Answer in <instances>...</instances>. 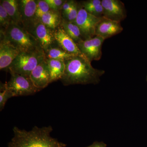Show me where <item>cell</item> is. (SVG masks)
<instances>
[{"label":"cell","mask_w":147,"mask_h":147,"mask_svg":"<svg viewBox=\"0 0 147 147\" xmlns=\"http://www.w3.org/2000/svg\"><path fill=\"white\" fill-rule=\"evenodd\" d=\"M64 62L65 70L61 79L64 86L98 84L105 72L94 68L91 62L83 55H75Z\"/></svg>","instance_id":"cell-1"},{"label":"cell","mask_w":147,"mask_h":147,"mask_svg":"<svg viewBox=\"0 0 147 147\" xmlns=\"http://www.w3.org/2000/svg\"><path fill=\"white\" fill-rule=\"evenodd\" d=\"M53 130L51 126H35L29 131L14 127L13 137L8 147H65V144L50 136Z\"/></svg>","instance_id":"cell-2"},{"label":"cell","mask_w":147,"mask_h":147,"mask_svg":"<svg viewBox=\"0 0 147 147\" xmlns=\"http://www.w3.org/2000/svg\"><path fill=\"white\" fill-rule=\"evenodd\" d=\"M0 32L21 52L41 48L35 38L29 32L12 21L6 30L1 29Z\"/></svg>","instance_id":"cell-3"},{"label":"cell","mask_w":147,"mask_h":147,"mask_svg":"<svg viewBox=\"0 0 147 147\" xmlns=\"http://www.w3.org/2000/svg\"><path fill=\"white\" fill-rule=\"evenodd\" d=\"M46 59L42 48L21 52L7 68L9 73L30 76L32 71Z\"/></svg>","instance_id":"cell-4"},{"label":"cell","mask_w":147,"mask_h":147,"mask_svg":"<svg viewBox=\"0 0 147 147\" xmlns=\"http://www.w3.org/2000/svg\"><path fill=\"white\" fill-rule=\"evenodd\" d=\"M10 80L6 83L13 97L30 95L40 90L35 86L30 76L11 73Z\"/></svg>","instance_id":"cell-5"},{"label":"cell","mask_w":147,"mask_h":147,"mask_svg":"<svg viewBox=\"0 0 147 147\" xmlns=\"http://www.w3.org/2000/svg\"><path fill=\"white\" fill-rule=\"evenodd\" d=\"M27 30L34 37L44 52L57 45L54 37V31L45 26L38 20H35Z\"/></svg>","instance_id":"cell-6"},{"label":"cell","mask_w":147,"mask_h":147,"mask_svg":"<svg viewBox=\"0 0 147 147\" xmlns=\"http://www.w3.org/2000/svg\"><path fill=\"white\" fill-rule=\"evenodd\" d=\"M100 18L90 14L79 5L78 15L74 23L79 27L84 40L95 36L96 28Z\"/></svg>","instance_id":"cell-7"},{"label":"cell","mask_w":147,"mask_h":147,"mask_svg":"<svg viewBox=\"0 0 147 147\" xmlns=\"http://www.w3.org/2000/svg\"><path fill=\"white\" fill-rule=\"evenodd\" d=\"M105 40L100 36H95L90 39L82 40L76 44L82 55L91 62L101 59L102 43Z\"/></svg>","instance_id":"cell-8"},{"label":"cell","mask_w":147,"mask_h":147,"mask_svg":"<svg viewBox=\"0 0 147 147\" xmlns=\"http://www.w3.org/2000/svg\"><path fill=\"white\" fill-rule=\"evenodd\" d=\"M103 16L110 20L121 22L127 17L124 4L119 0H102Z\"/></svg>","instance_id":"cell-9"},{"label":"cell","mask_w":147,"mask_h":147,"mask_svg":"<svg viewBox=\"0 0 147 147\" xmlns=\"http://www.w3.org/2000/svg\"><path fill=\"white\" fill-rule=\"evenodd\" d=\"M0 34V69L7 70L21 52L6 39L2 34Z\"/></svg>","instance_id":"cell-10"},{"label":"cell","mask_w":147,"mask_h":147,"mask_svg":"<svg viewBox=\"0 0 147 147\" xmlns=\"http://www.w3.org/2000/svg\"><path fill=\"white\" fill-rule=\"evenodd\" d=\"M123 30L121 23L105 18L101 17L98 23L95 30V36L105 40L120 33Z\"/></svg>","instance_id":"cell-11"},{"label":"cell","mask_w":147,"mask_h":147,"mask_svg":"<svg viewBox=\"0 0 147 147\" xmlns=\"http://www.w3.org/2000/svg\"><path fill=\"white\" fill-rule=\"evenodd\" d=\"M54 34L56 44L63 50L72 55H83L76 42L66 33L61 27H58L54 30Z\"/></svg>","instance_id":"cell-12"},{"label":"cell","mask_w":147,"mask_h":147,"mask_svg":"<svg viewBox=\"0 0 147 147\" xmlns=\"http://www.w3.org/2000/svg\"><path fill=\"white\" fill-rule=\"evenodd\" d=\"M30 77L35 86L40 90L51 83L50 72L46 59L32 71Z\"/></svg>","instance_id":"cell-13"},{"label":"cell","mask_w":147,"mask_h":147,"mask_svg":"<svg viewBox=\"0 0 147 147\" xmlns=\"http://www.w3.org/2000/svg\"><path fill=\"white\" fill-rule=\"evenodd\" d=\"M19 11L24 28L27 30L36 19V1L18 0Z\"/></svg>","instance_id":"cell-14"},{"label":"cell","mask_w":147,"mask_h":147,"mask_svg":"<svg viewBox=\"0 0 147 147\" xmlns=\"http://www.w3.org/2000/svg\"><path fill=\"white\" fill-rule=\"evenodd\" d=\"M0 4L6 11L12 22L24 28L19 11L18 0H1Z\"/></svg>","instance_id":"cell-15"},{"label":"cell","mask_w":147,"mask_h":147,"mask_svg":"<svg viewBox=\"0 0 147 147\" xmlns=\"http://www.w3.org/2000/svg\"><path fill=\"white\" fill-rule=\"evenodd\" d=\"M52 82L61 79L65 70V65L64 61L46 59Z\"/></svg>","instance_id":"cell-16"},{"label":"cell","mask_w":147,"mask_h":147,"mask_svg":"<svg viewBox=\"0 0 147 147\" xmlns=\"http://www.w3.org/2000/svg\"><path fill=\"white\" fill-rule=\"evenodd\" d=\"M62 17L59 11L50 10L38 19L45 26L55 30L60 26Z\"/></svg>","instance_id":"cell-17"},{"label":"cell","mask_w":147,"mask_h":147,"mask_svg":"<svg viewBox=\"0 0 147 147\" xmlns=\"http://www.w3.org/2000/svg\"><path fill=\"white\" fill-rule=\"evenodd\" d=\"M60 26L76 44L84 40L79 27L74 22H68L62 18Z\"/></svg>","instance_id":"cell-18"},{"label":"cell","mask_w":147,"mask_h":147,"mask_svg":"<svg viewBox=\"0 0 147 147\" xmlns=\"http://www.w3.org/2000/svg\"><path fill=\"white\" fill-rule=\"evenodd\" d=\"M45 58L48 59L65 61L73 57L75 55L67 53L57 45L50 47L45 51Z\"/></svg>","instance_id":"cell-19"},{"label":"cell","mask_w":147,"mask_h":147,"mask_svg":"<svg viewBox=\"0 0 147 147\" xmlns=\"http://www.w3.org/2000/svg\"><path fill=\"white\" fill-rule=\"evenodd\" d=\"M0 90V110H2L7 100L10 98L13 97V96L7 87L6 83H1Z\"/></svg>","instance_id":"cell-20"},{"label":"cell","mask_w":147,"mask_h":147,"mask_svg":"<svg viewBox=\"0 0 147 147\" xmlns=\"http://www.w3.org/2000/svg\"><path fill=\"white\" fill-rule=\"evenodd\" d=\"M10 16L3 6L0 4V26L1 29L5 30L11 23Z\"/></svg>","instance_id":"cell-21"},{"label":"cell","mask_w":147,"mask_h":147,"mask_svg":"<svg viewBox=\"0 0 147 147\" xmlns=\"http://www.w3.org/2000/svg\"><path fill=\"white\" fill-rule=\"evenodd\" d=\"M50 10L48 4L45 0L36 1V19L38 20L43 14L47 13Z\"/></svg>","instance_id":"cell-22"},{"label":"cell","mask_w":147,"mask_h":147,"mask_svg":"<svg viewBox=\"0 0 147 147\" xmlns=\"http://www.w3.org/2000/svg\"><path fill=\"white\" fill-rule=\"evenodd\" d=\"M79 8V5L76 2L75 5L66 14L62 16V18L68 22H74L78 15Z\"/></svg>","instance_id":"cell-23"},{"label":"cell","mask_w":147,"mask_h":147,"mask_svg":"<svg viewBox=\"0 0 147 147\" xmlns=\"http://www.w3.org/2000/svg\"><path fill=\"white\" fill-rule=\"evenodd\" d=\"M100 4H101V1L100 0H88L82 2L80 5L86 11L88 12Z\"/></svg>","instance_id":"cell-24"},{"label":"cell","mask_w":147,"mask_h":147,"mask_svg":"<svg viewBox=\"0 0 147 147\" xmlns=\"http://www.w3.org/2000/svg\"><path fill=\"white\" fill-rule=\"evenodd\" d=\"M51 10L59 11L65 1L63 0H45Z\"/></svg>","instance_id":"cell-25"},{"label":"cell","mask_w":147,"mask_h":147,"mask_svg":"<svg viewBox=\"0 0 147 147\" xmlns=\"http://www.w3.org/2000/svg\"><path fill=\"white\" fill-rule=\"evenodd\" d=\"M77 2L76 1H65V2L63 4L61 9V13L62 16H64L70 10L72 7L75 5Z\"/></svg>","instance_id":"cell-26"},{"label":"cell","mask_w":147,"mask_h":147,"mask_svg":"<svg viewBox=\"0 0 147 147\" xmlns=\"http://www.w3.org/2000/svg\"><path fill=\"white\" fill-rule=\"evenodd\" d=\"M107 145L103 142H94L90 146L86 147H106Z\"/></svg>","instance_id":"cell-27"},{"label":"cell","mask_w":147,"mask_h":147,"mask_svg":"<svg viewBox=\"0 0 147 147\" xmlns=\"http://www.w3.org/2000/svg\"><path fill=\"white\" fill-rule=\"evenodd\" d=\"M146 80H147V79H146Z\"/></svg>","instance_id":"cell-28"}]
</instances>
